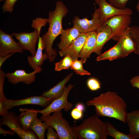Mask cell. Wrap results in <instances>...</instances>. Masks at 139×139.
Segmentation results:
<instances>
[{
    "label": "cell",
    "mask_w": 139,
    "mask_h": 139,
    "mask_svg": "<svg viewBox=\"0 0 139 139\" xmlns=\"http://www.w3.org/2000/svg\"><path fill=\"white\" fill-rule=\"evenodd\" d=\"M88 106L94 107L99 116L114 118L125 123L127 106L124 99L117 93L109 91L88 101Z\"/></svg>",
    "instance_id": "obj_1"
},
{
    "label": "cell",
    "mask_w": 139,
    "mask_h": 139,
    "mask_svg": "<svg viewBox=\"0 0 139 139\" xmlns=\"http://www.w3.org/2000/svg\"><path fill=\"white\" fill-rule=\"evenodd\" d=\"M55 5V10L48 13V30L41 37L46 53L50 62H53L57 55L56 50L52 48L53 44L56 38L61 34L63 30V19L68 12L67 8L62 2L57 1Z\"/></svg>",
    "instance_id": "obj_2"
},
{
    "label": "cell",
    "mask_w": 139,
    "mask_h": 139,
    "mask_svg": "<svg viewBox=\"0 0 139 139\" xmlns=\"http://www.w3.org/2000/svg\"><path fill=\"white\" fill-rule=\"evenodd\" d=\"M96 114L85 119L80 125L71 127L75 135L79 139H107L105 122Z\"/></svg>",
    "instance_id": "obj_3"
},
{
    "label": "cell",
    "mask_w": 139,
    "mask_h": 139,
    "mask_svg": "<svg viewBox=\"0 0 139 139\" xmlns=\"http://www.w3.org/2000/svg\"><path fill=\"white\" fill-rule=\"evenodd\" d=\"M42 121L52 126L58 133L59 139H76L77 137L73 132L69 123L63 117L61 110L53 112L51 115H42Z\"/></svg>",
    "instance_id": "obj_4"
},
{
    "label": "cell",
    "mask_w": 139,
    "mask_h": 139,
    "mask_svg": "<svg viewBox=\"0 0 139 139\" xmlns=\"http://www.w3.org/2000/svg\"><path fill=\"white\" fill-rule=\"evenodd\" d=\"M0 126L4 125L7 126L12 131L15 133L22 139H36L38 138L33 131H27L21 126L19 116L13 112L8 111L2 116L0 120Z\"/></svg>",
    "instance_id": "obj_5"
},
{
    "label": "cell",
    "mask_w": 139,
    "mask_h": 139,
    "mask_svg": "<svg viewBox=\"0 0 139 139\" xmlns=\"http://www.w3.org/2000/svg\"><path fill=\"white\" fill-rule=\"evenodd\" d=\"M131 15L129 14L115 15L104 23L111 28L112 33V39L114 40L118 41L126 29L129 27L132 21Z\"/></svg>",
    "instance_id": "obj_6"
},
{
    "label": "cell",
    "mask_w": 139,
    "mask_h": 139,
    "mask_svg": "<svg viewBox=\"0 0 139 139\" xmlns=\"http://www.w3.org/2000/svg\"><path fill=\"white\" fill-rule=\"evenodd\" d=\"M73 87L74 85L71 84L67 87L65 85L63 94L60 97L54 100L44 109L37 110V112L41 114L42 115L46 116L63 109L66 112L69 111L73 107V105L68 101L67 98L70 91Z\"/></svg>",
    "instance_id": "obj_7"
},
{
    "label": "cell",
    "mask_w": 139,
    "mask_h": 139,
    "mask_svg": "<svg viewBox=\"0 0 139 139\" xmlns=\"http://www.w3.org/2000/svg\"><path fill=\"white\" fill-rule=\"evenodd\" d=\"M92 17V19L89 20L86 17L80 19L77 16H75L72 21L74 26L81 33L96 31L103 23L98 8H95Z\"/></svg>",
    "instance_id": "obj_8"
},
{
    "label": "cell",
    "mask_w": 139,
    "mask_h": 139,
    "mask_svg": "<svg viewBox=\"0 0 139 139\" xmlns=\"http://www.w3.org/2000/svg\"><path fill=\"white\" fill-rule=\"evenodd\" d=\"M11 34L18 40L19 45L23 50L28 51L32 56L35 55L36 51V44L40 36V33L37 29L30 33L13 32Z\"/></svg>",
    "instance_id": "obj_9"
},
{
    "label": "cell",
    "mask_w": 139,
    "mask_h": 139,
    "mask_svg": "<svg viewBox=\"0 0 139 139\" xmlns=\"http://www.w3.org/2000/svg\"><path fill=\"white\" fill-rule=\"evenodd\" d=\"M53 100L41 95L33 96L19 100L10 99L6 98L2 101L5 109L8 110L15 107L26 105H36L46 108Z\"/></svg>",
    "instance_id": "obj_10"
},
{
    "label": "cell",
    "mask_w": 139,
    "mask_h": 139,
    "mask_svg": "<svg viewBox=\"0 0 139 139\" xmlns=\"http://www.w3.org/2000/svg\"><path fill=\"white\" fill-rule=\"evenodd\" d=\"M99 6L98 8L101 20L104 23L109 18L115 15L122 14L132 15L133 12L129 8L124 9L116 8L112 5L106 0H94Z\"/></svg>",
    "instance_id": "obj_11"
},
{
    "label": "cell",
    "mask_w": 139,
    "mask_h": 139,
    "mask_svg": "<svg viewBox=\"0 0 139 139\" xmlns=\"http://www.w3.org/2000/svg\"><path fill=\"white\" fill-rule=\"evenodd\" d=\"M41 66L37 67L32 72L28 73L23 70H18L12 73L7 72L6 77L9 82L13 84L22 82L28 85L34 82L36 77L35 75L42 71Z\"/></svg>",
    "instance_id": "obj_12"
},
{
    "label": "cell",
    "mask_w": 139,
    "mask_h": 139,
    "mask_svg": "<svg viewBox=\"0 0 139 139\" xmlns=\"http://www.w3.org/2000/svg\"><path fill=\"white\" fill-rule=\"evenodd\" d=\"M12 34L6 33L1 29L0 30V56L12 53H22L23 50L16 42Z\"/></svg>",
    "instance_id": "obj_13"
},
{
    "label": "cell",
    "mask_w": 139,
    "mask_h": 139,
    "mask_svg": "<svg viewBox=\"0 0 139 139\" xmlns=\"http://www.w3.org/2000/svg\"><path fill=\"white\" fill-rule=\"evenodd\" d=\"M86 38V33H81L79 37L68 47L59 52L61 56H65L70 55L73 60L79 57L81 51L85 42Z\"/></svg>",
    "instance_id": "obj_14"
},
{
    "label": "cell",
    "mask_w": 139,
    "mask_h": 139,
    "mask_svg": "<svg viewBox=\"0 0 139 139\" xmlns=\"http://www.w3.org/2000/svg\"><path fill=\"white\" fill-rule=\"evenodd\" d=\"M95 32L96 44L94 52L99 55L101 54V51L105 44L112 39V33L110 27L104 23Z\"/></svg>",
    "instance_id": "obj_15"
},
{
    "label": "cell",
    "mask_w": 139,
    "mask_h": 139,
    "mask_svg": "<svg viewBox=\"0 0 139 139\" xmlns=\"http://www.w3.org/2000/svg\"><path fill=\"white\" fill-rule=\"evenodd\" d=\"M96 40L95 31L86 33L85 41L79 56V57L82 60L84 63L85 62L87 59L90 57L91 54L94 52L96 46Z\"/></svg>",
    "instance_id": "obj_16"
},
{
    "label": "cell",
    "mask_w": 139,
    "mask_h": 139,
    "mask_svg": "<svg viewBox=\"0 0 139 139\" xmlns=\"http://www.w3.org/2000/svg\"><path fill=\"white\" fill-rule=\"evenodd\" d=\"M38 41L37 48L35 55L27 57L29 64L34 70L37 67L43 65L44 61L48 58L47 54L43 53L45 47L41 37H39Z\"/></svg>",
    "instance_id": "obj_17"
},
{
    "label": "cell",
    "mask_w": 139,
    "mask_h": 139,
    "mask_svg": "<svg viewBox=\"0 0 139 139\" xmlns=\"http://www.w3.org/2000/svg\"><path fill=\"white\" fill-rule=\"evenodd\" d=\"M81 33L75 27L66 30L63 29L61 33L60 40L57 46L60 50L64 49L70 46Z\"/></svg>",
    "instance_id": "obj_18"
},
{
    "label": "cell",
    "mask_w": 139,
    "mask_h": 139,
    "mask_svg": "<svg viewBox=\"0 0 139 139\" xmlns=\"http://www.w3.org/2000/svg\"><path fill=\"white\" fill-rule=\"evenodd\" d=\"M125 120L128 127L129 134L134 139L139 138V110L127 113Z\"/></svg>",
    "instance_id": "obj_19"
},
{
    "label": "cell",
    "mask_w": 139,
    "mask_h": 139,
    "mask_svg": "<svg viewBox=\"0 0 139 139\" xmlns=\"http://www.w3.org/2000/svg\"><path fill=\"white\" fill-rule=\"evenodd\" d=\"M126 57L121 43L119 40L114 46L98 56L96 60L97 61L105 60L112 61Z\"/></svg>",
    "instance_id": "obj_20"
},
{
    "label": "cell",
    "mask_w": 139,
    "mask_h": 139,
    "mask_svg": "<svg viewBox=\"0 0 139 139\" xmlns=\"http://www.w3.org/2000/svg\"><path fill=\"white\" fill-rule=\"evenodd\" d=\"M73 75V73L69 74L53 87L43 93L42 95L53 100L59 98L63 94L65 84L70 80Z\"/></svg>",
    "instance_id": "obj_21"
},
{
    "label": "cell",
    "mask_w": 139,
    "mask_h": 139,
    "mask_svg": "<svg viewBox=\"0 0 139 139\" xmlns=\"http://www.w3.org/2000/svg\"><path fill=\"white\" fill-rule=\"evenodd\" d=\"M22 112L19 117L22 127L24 130L28 131L31 129V126L38 113L37 110L26 108L19 109Z\"/></svg>",
    "instance_id": "obj_22"
},
{
    "label": "cell",
    "mask_w": 139,
    "mask_h": 139,
    "mask_svg": "<svg viewBox=\"0 0 139 139\" xmlns=\"http://www.w3.org/2000/svg\"><path fill=\"white\" fill-rule=\"evenodd\" d=\"M129 27L126 29L119 40L121 43L126 57L134 52L135 48V42L130 34Z\"/></svg>",
    "instance_id": "obj_23"
},
{
    "label": "cell",
    "mask_w": 139,
    "mask_h": 139,
    "mask_svg": "<svg viewBox=\"0 0 139 139\" xmlns=\"http://www.w3.org/2000/svg\"><path fill=\"white\" fill-rule=\"evenodd\" d=\"M41 119L37 117L34 120L31 129L35 133L39 139L45 138V133L49 126L45 122H42Z\"/></svg>",
    "instance_id": "obj_24"
},
{
    "label": "cell",
    "mask_w": 139,
    "mask_h": 139,
    "mask_svg": "<svg viewBox=\"0 0 139 139\" xmlns=\"http://www.w3.org/2000/svg\"><path fill=\"white\" fill-rule=\"evenodd\" d=\"M105 123L108 136H111L115 139H134L129 134H125L116 129L110 122L106 121Z\"/></svg>",
    "instance_id": "obj_25"
},
{
    "label": "cell",
    "mask_w": 139,
    "mask_h": 139,
    "mask_svg": "<svg viewBox=\"0 0 139 139\" xmlns=\"http://www.w3.org/2000/svg\"><path fill=\"white\" fill-rule=\"evenodd\" d=\"M73 60L70 55H67L59 62L55 64V70L59 71L64 69L68 70L70 68Z\"/></svg>",
    "instance_id": "obj_26"
},
{
    "label": "cell",
    "mask_w": 139,
    "mask_h": 139,
    "mask_svg": "<svg viewBox=\"0 0 139 139\" xmlns=\"http://www.w3.org/2000/svg\"><path fill=\"white\" fill-rule=\"evenodd\" d=\"M82 59L79 60L76 59L73 60L70 68L76 74L81 75H89L90 73L83 69V64Z\"/></svg>",
    "instance_id": "obj_27"
},
{
    "label": "cell",
    "mask_w": 139,
    "mask_h": 139,
    "mask_svg": "<svg viewBox=\"0 0 139 139\" xmlns=\"http://www.w3.org/2000/svg\"><path fill=\"white\" fill-rule=\"evenodd\" d=\"M130 34L135 44L134 53L139 55V26L134 25L130 27Z\"/></svg>",
    "instance_id": "obj_28"
},
{
    "label": "cell",
    "mask_w": 139,
    "mask_h": 139,
    "mask_svg": "<svg viewBox=\"0 0 139 139\" xmlns=\"http://www.w3.org/2000/svg\"><path fill=\"white\" fill-rule=\"evenodd\" d=\"M48 21V19L37 18L33 20L31 26L33 28L37 29L40 33L41 27L45 26Z\"/></svg>",
    "instance_id": "obj_29"
},
{
    "label": "cell",
    "mask_w": 139,
    "mask_h": 139,
    "mask_svg": "<svg viewBox=\"0 0 139 139\" xmlns=\"http://www.w3.org/2000/svg\"><path fill=\"white\" fill-rule=\"evenodd\" d=\"M87 85L88 88L91 90L95 91L101 88L100 82L97 79L94 78H91L87 81Z\"/></svg>",
    "instance_id": "obj_30"
},
{
    "label": "cell",
    "mask_w": 139,
    "mask_h": 139,
    "mask_svg": "<svg viewBox=\"0 0 139 139\" xmlns=\"http://www.w3.org/2000/svg\"><path fill=\"white\" fill-rule=\"evenodd\" d=\"M129 0H108V2L114 7L120 9L126 8V4Z\"/></svg>",
    "instance_id": "obj_31"
},
{
    "label": "cell",
    "mask_w": 139,
    "mask_h": 139,
    "mask_svg": "<svg viewBox=\"0 0 139 139\" xmlns=\"http://www.w3.org/2000/svg\"><path fill=\"white\" fill-rule=\"evenodd\" d=\"M18 0H6L2 9L3 12H12L14 4Z\"/></svg>",
    "instance_id": "obj_32"
},
{
    "label": "cell",
    "mask_w": 139,
    "mask_h": 139,
    "mask_svg": "<svg viewBox=\"0 0 139 139\" xmlns=\"http://www.w3.org/2000/svg\"><path fill=\"white\" fill-rule=\"evenodd\" d=\"M6 73L0 69V101H3L5 98L3 92V88Z\"/></svg>",
    "instance_id": "obj_33"
},
{
    "label": "cell",
    "mask_w": 139,
    "mask_h": 139,
    "mask_svg": "<svg viewBox=\"0 0 139 139\" xmlns=\"http://www.w3.org/2000/svg\"><path fill=\"white\" fill-rule=\"evenodd\" d=\"M47 129V132L46 135L47 139H59V137L57 133L55 132L54 129L51 126L49 125Z\"/></svg>",
    "instance_id": "obj_34"
},
{
    "label": "cell",
    "mask_w": 139,
    "mask_h": 139,
    "mask_svg": "<svg viewBox=\"0 0 139 139\" xmlns=\"http://www.w3.org/2000/svg\"><path fill=\"white\" fill-rule=\"evenodd\" d=\"M83 112L75 107L72 110L71 115L74 119L78 120L82 119L83 116Z\"/></svg>",
    "instance_id": "obj_35"
},
{
    "label": "cell",
    "mask_w": 139,
    "mask_h": 139,
    "mask_svg": "<svg viewBox=\"0 0 139 139\" xmlns=\"http://www.w3.org/2000/svg\"><path fill=\"white\" fill-rule=\"evenodd\" d=\"M130 82L133 88H136L139 89V75L132 77Z\"/></svg>",
    "instance_id": "obj_36"
},
{
    "label": "cell",
    "mask_w": 139,
    "mask_h": 139,
    "mask_svg": "<svg viewBox=\"0 0 139 139\" xmlns=\"http://www.w3.org/2000/svg\"><path fill=\"white\" fill-rule=\"evenodd\" d=\"M14 53H12L4 56H0V68H1L4 62Z\"/></svg>",
    "instance_id": "obj_37"
},
{
    "label": "cell",
    "mask_w": 139,
    "mask_h": 139,
    "mask_svg": "<svg viewBox=\"0 0 139 139\" xmlns=\"http://www.w3.org/2000/svg\"><path fill=\"white\" fill-rule=\"evenodd\" d=\"M0 134L3 135L4 136H5L7 134L11 135H14L15 133L10 130V131H6L2 129L0 126Z\"/></svg>",
    "instance_id": "obj_38"
},
{
    "label": "cell",
    "mask_w": 139,
    "mask_h": 139,
    "mask_svg": "<svg viewBox=\"0 0 139 139\" xmlns=\"http://www.w3.org/2000/svg\"><path fill=\"white\" fill-rule=\"evenodd\" d=\"M8 111V110L5 109L2 101H0V115L2 116H4Z\"/></svg>",
    "instance_id": "obj_39"
},
{
    "label": "cell",
    "mask_w": 139,
    "mask_h": 139,
    "mask_svg": "<svg viewBox=\"0 0 139 139\" xmlns=\"http://www.w3.org/2000/svg\"><path fill=\"white\" fill-rule=\"evenodd\" d=\"M75 107L83 112L85 110L84 105L82 103H77Z\"/></svg>",
    "instance_id": "obj_40"
},
{
    "label": "cell",
    "mask_w": 139,
    "mask_h": 139,
    "mask_svg": "<svg viewBox=\"0 0 139 139\" xmlns=\"http://www.w3.org/2000/svg\"><path fill=\"white\" fill-rule=\"evenodd\" d=\"M136 8L137 11L139 12V1L136 6Z\"/></svg>",
    "instance_id": "obj_41"
},
{
    "label": "cell",
    "mask_w": 139,
    "mask_h": 139,
    "mask_svg": "<svg viewBox=\"0 0 139 139\" xmlns=\"http://www.w3.org/2000/svg\"><path fill=\"white\" fill-rule=\"evenodd\" d=\"M4 0H0V1H4Z\"/></svg>",
    "instance_id": "obj_42"
}]
</instances>
